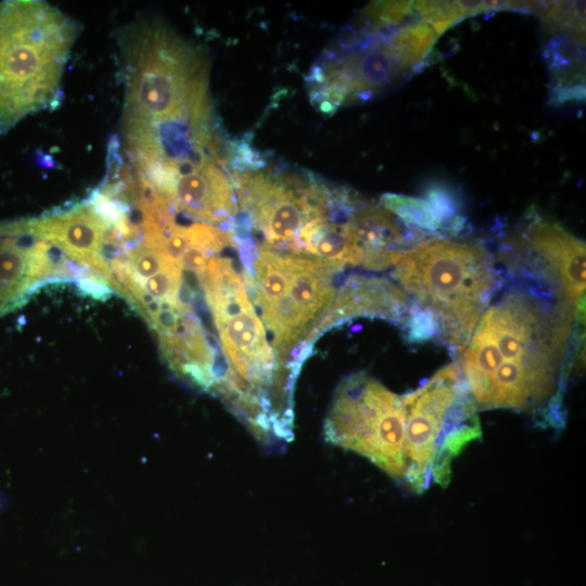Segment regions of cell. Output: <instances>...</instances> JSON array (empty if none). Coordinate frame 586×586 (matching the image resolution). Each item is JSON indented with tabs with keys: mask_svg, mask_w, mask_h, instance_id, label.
I'll return each instance as SVG.
<instances>
[{
	"mask_svg": "<svg viewBox=\"0 0 586 586\" xmlns=\"http://www.w3.org/2000/svg\"><path fill=\"white\" fill-rule=\"evenodd\" d=\"M232 170L238 215L232 232L259 235L256 246L296 254L303 229L328 213L332 189L317 178L265 171Z\"/></svg>",
	"mask_w": 586,
	"mask_h": 586,
	"instance_id": "30bf717a",
	"label": "cell"
},
{
	"mask_svg": "<svg viewBox=\"0 0 586 586\" xmlns=\"http://www.w3.org/2000/svg\"><path fill=\"white\" fill-rule=\"evenodd\" d=\"M540 20L551 30L585 34V1H546Z\"/></svg>",
	"mask_w": 586,
	"mask_h": 586,
	"instance_id": "ac0fdd59",
	"label": "cell"
},
{
	"mask_svg": "<svg viewBox=\"0 0 586 586\" xmlns=\"http://www.w3.org/2000/svg\"><path fill=\"white\" fill-rule=\"evenodd\" d=\"M0 507H1V501H0Z\"/></svg>",
	"mask_w": 586,
	"mask_h": 586,
	"instance_id": "d6986e66",
	"label": "cell"
},
{
	"mask_svg": "<svg viewBox=\"0 0 586 586\" xmlns=\"http://www.w3.org/2000/svg\"><path fill=\"white\" fill-rule=\"evenodd\" d=\"M199 281L227 368L214 396L265 446L289 443L295 380L279 367L242 276L231 258L216 254Z\"/></svg>",
	"mask_w": 586,
	"mask_h": 586,
	"instance_id": "7a4b0ae2",
	"label": "cell"
},
{
	"mask_svg": "<svg viewBox=\"0 0 586 586\" xmlns=\"http://www.w3.org/2000/svg\"><path fill=\"white\" fill-rule=\"evenodd\" d=\"M380 203L422 239L440 231L456 234L464 224L459 204L444 187L429 188L423 198L385 193Z\"/></svg>",
	"mask_w": 586,
	"mask_h": 586,
	"instance_id": "9a60e30c",
	"label": "cell"
},
{
	"mask_svg": "<svg viewBox=\"0 0 586 586\" xmlns=\"http://www.w3.org/2000/svg\"><path fill=\"white\" fill-rule=\"evenodd\" d=\"M409 307V298L398 284L381 277L351 275L305 341L304 358L309 356L319 335L335 326L354 318L367 317L384 319L402 327L408 317Z\"/></svg>",
	"mask_w": 586,
	"mask_h": 586,
	"instance_id": "4fadbf2b",
	"label": "cell"
},
{
	"mask_svg": "<svg viewBox=\"0 0 586 586\" xmlns=\"http://www.w3.org/2000/svg\"><path fill=\"white\" fill-rule=\"evenodd\" d=\"M243 281L265 327L279 367L293 380L305 360L304 343L335 297L343 268L310 256L238 241Z\"/></svg>",
	"mask_w": 586,
	"mask_h": 586,
	"instance_id": "5b68a950",
	"label": "cell"
},
{
	"mask_svg": "<svg viewBox=\"0 0 586 586\" xmlns=\"http://www.w3.org/2000/svg\"><path fill=\"white\" fill-rule=\"evenodd\" d=\"M79 27L46 1L0 3V133L54 109Z\"/></svg>",
	"mask_w": 586,
	"mask_h": 586,
	"instance_id": "8992f818",
	"label": "cell"
},
{
	"mask_svg": "<svg viewBox=\"0 0 586 586\" xmlns=\"http://www.w3.org/2000/svg\"><path fill=\"white\" fill-rule=\"evenodd\" d=\"M406 407L403 482L422 493L432 483L446 486L451 461L481 436L477 406L456 361L404 395Z\"/></svg>",
	"mask_w": 586,
	"mask_h": 586,
	"instance_id": "ba28073f",
	"label": "cell"
},
{
	"mask_svg": "<svg viewBox=\"0 0 586 586\" xmlns=\"http://www.w3.org/2000/svg\"><path fill=\"white\" fill-rule=\"evenodd\" d=\"M50 244L35 218L0 221V315L21 306L50 276Z\"/></svg>",
	"mask_w": 586,
	"mask_h": 586,
	"instance_id": "7c38bea8",
	"label": "cell"
},
{
	"mask_svg": "<svg viewBox=\"0 0 586 586\" xmlns=\"http://www.w3.org/2000/svg\"><path fill=\"white\" fill-rule=\"evenodd\" d=\"M585 243L556 222L530 214L504 258L507 268L542 281L573 305L585 300Z\"/></svg>",
	"mask_w": 586,
	"mask_h": 586,
	"instance_id": "8fae6325",
	"label": "cell"
},
{
	"mask_svg": "<svg viewBox=\"0 0 586 586\" xmlns=\"http://www.w3.org/2000/svg\"><path fill=\"white\" fill-rule=\"evenodd\" d=\"M393 278L409 298L407 320L457 358L502 285L493 254L475 241L434 238L406 251Z\"/></svg>",
	"mask_w": 586,
	"mask_h": 586,
	"instance_id": "3957f363",
	"label": "cell"
},
{
	"mask_svg": "<svg viewBox=\"0 0 586 586\" xmlns=\"http://www.w3.org/2000/svg\"><path fill=\"white\" fill-rule=\"evenodd\" d=\"M406 407L365 371L345 377L328 410L323 434L329 443L355 451L395 480L405 471Z\"/></svg>",
	"mask_w": 586,
	"mask_h": 586,
	"instance_id": "9c48e42d",
	"label": "cell"
},
{
	"mask_svg": "<svg viewBox=\"0 0 586 586\" xmlns=\"http://www.w3.org/2000/svg\"><path fill=\"white\" fill-rule=\"evenodd\" d=\"M125 76L123 133L214 125L204 58L158 22L120 37Z\"/></svg>",
	"mask_w": 586,
	"mask_h": 586,
	"instance_id": "277c9868",
	"label": "cell"
},
{
	"mask_svg": "<svg viewBox=\"0 0 586 586\" xmlns=\"http://www.w3.org/2000/svg\"><path fill=\"white\" fill-rule=\"evenodd\" d=\"M509 277L455 361L477 409L530 412L562 429L568 353L585 302L573 305L522 271Z\"/></svg>",
	"mask_w": 586,
	"mask_h": 586,
	"instance_id": "6da1fadb",
	"label": "cell"
},
{
	"mask_svg": "<svg viewBox=\"0 0 586 586\" xmlns=\"http://www.w3.org/2000/svg\"><path fill=\"white\" fill-rule=\"evenodd\" d=\"M41 237L58 245L67 257L95 270L104 278L101 252L113 224L88 200L35 218Z\"/></svg>",
	"mask_w": 586,
	"mask_h": 586,
	"instance_id": "5bb4252c",
	"label": "cell"
},
{
	"mask_svg": "<svg viewBox=\"0 0 586 586\" xmlns=\"http://www.w3.org/2000/svg\"><path fill=\"white\" fill-rule=\"evenodd\" d=\"M499 1H415L413 11L422 23L441 36L454 24L470 15L498 10Z\"/></svg>",
	"mask_w": 586,
	"mask_h": 586,
	"instance_id": "e0dca14e",
	"label": "cell"
},
{
	"mask_svg": "<svg viewBox=\"0 0 586 586\" xmlns=\"http://www.w3.org/2000/svg\"><path fill=\"white\" fill-rule=\"evenodd\" d=\"M437 37L422 22L351 31L311 66L306 84L313 105L331 115L391 90L425 65Z\"/></svg>",
	"mask_w": 586,
	"mask_h": 586,
	"instance_id": "52a82bcc",
	"label": "cell"
},
{
	"mask_svg": "<svg viewBox=\"0 0 586 586\" xmlns=\"http://www.w3.org/2000/svg\"><path fill=\"white\" fill-rule=\"evenodd\" d=\"M561 33L545 48L553 85L550 101L555 105L585 97V34Z\"/></svg>",
	"mask_w": 586,
	"mask_h": 586,
	"instance_id": "2e32d148",
	"label": "cell"
}]
</instances>
